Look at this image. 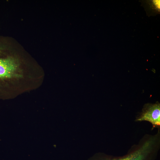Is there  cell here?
<instances>
[{"mask_svg":"<svg viewBox=\"0 0 160 160\" xmlns=\"http://www.w3.org/2000/svg\"><path fill=\"white\" fill-rule=\"evenodd\" d=\"M160 148V134L158 133L146 134L123 156L99 155L93 160H156Z\"/></svg>","mask_w":160,"mask_h":160,"instance_id":"obj_1","label":"cell"},{"mask_svg":"<svg viewBox=\"0 0 160 160\" xmlns=\"http://www.w3.org/2000/svg\"><path fill=\"white\" fill-rule=\"evenodd\" d=\"M6 41L4 38H0V81L9 79L15 76L18 67L15 60L7 55Z\"/></svg>","mask_w":160,"mask_h":160,"instance_id":"obj_2","label":"cell"},{"mask_svg":"<svg viewBox=\"0 0 160 160\" xmlns=\"http://www.w3.org/2000/svg\"><path fill=\"white\" fill-rule=\"evenodd\" d=\"M135 121H147L151 123L152 129L160 127V104L147 103L143 106L142 111L136 116Z\"/></svg>","mask_w":160,"mask_h":160,"instance_id":"obj_3","label":"cell"}]
</instances>
